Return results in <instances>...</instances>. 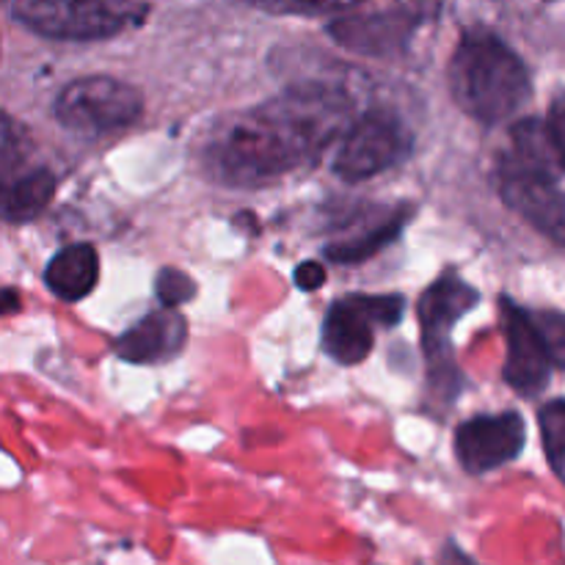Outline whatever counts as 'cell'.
<instances>
[{"label":"cell","instance_id":"6da1fadb","mask_svg":"<svg viewBox=\"0 0 565 565\" xmlns=\"http://www.w3.org/2000/svg\"><path fill=\"white\" fill-rule=\"evenodd\" d=\"M351 110V97L340 86L298 83L259 108L218 121L204 147V166L224 185H268L331 147Z\"/></svg>","mask_w":565,"mask_h":565},{"label":"cell","instance_id":"7a4b0ae2","mask_svg":"<svg viewBox=\"0 0 565 565\" xmlns=\"http://www.w3.org/2000/svg\"><path fill=\"white\" fill-rule=\"evenodd\" d=\"M450 92L480 125L513 119L533 97L527 64L491 31H469L450 61Z\"/></svg>","mask_w":565,"mask_h":565},{"label":"cell","instance_id":"3957f363","mask_svg":"<svg viewBox=\"0 0 565 565\" xmlns=\"http://www.w3.org/2000/svg\"><path fill=\"white\" fill-rule=\"evenodd\" d=\"M546 121L524 119L511 130V149L497 163V188L513 213L565 246V191Z\"/></svg>","mask_w":565,"mask_h":565},{"label":"cell","instance_id":"277c9868","mask_svg":"<svg viewBox=\"0 0 565 565\" xmlns=\"http://www.w3.org/2000/svg\"><path fill=\"white\" fill-rule=\"evenodd\" d=\"M147 0H11V14L28 31L66 42L110 39L147 17Z\"/></svg>","mask_w":565,"mask_h":565},{"label":"cell","instance_id":"5b68a950","mask_svg":"<svg viewBox=\"0 0 565 565\" xmlns=\"http://www.w3.org/2000/svg\"><path fill=\"white\" fill-rule=\"evenodd\" d=\"M55 196V174L39 163L36 143L22 121L0 114V215L25 224Z\"/></svg>","mask_w":565,"mask_h":565},{"label":"cell","instance_id":"8992f818","mask_svg":"<svg viewBox=\"0 0 565 565\" xmlns=\"http://www.w3.org/2000/svg\"><path fill=\"white\" fill-rule=\"evenodd\" d=\"M143 114V94L108 75L72 81L55 99V119L83 138L110 136L136 125Z\"/></svg>","mask_w":565,"mask_h":565},{"label":"cell","instance_id":"52a82bcc","mask_svg":"<svg viewBox=\"0 0 565 565\" xmlns=\"http://www.w3.org/2000/svg\"><path fill=\"white\" fill-rule=\"evenodd\" d=\"M412 147L414 138L401 116L386 108L367 110L342 138L334 154V174L345 182H364L401 166Z\"/></svg>","mask_w":565,"mask_h":565},{"label":"cell","instance_id":"ba28073f","mask_svg":"<svg viewBox=\"0 0 565 565\" xmlns=\"http://www.w3.org/2000/svg\"><path fill=\"white\" fill-rule=\"evenodd\" d=\"M527 441L522 414L502 412L472 417L456 430V456L469 475H486L516 461Z\"/></svg>","mask_w":565,"mask_h":565},{"label":"cell","instance_id":"9c48e42d","mask_svg":"<svg viewBox=\"0 0 565 565\" xmlns=\"http://www.w3.org/2000/svg\"><path fill=\"white\" fill-rule=\"evenodd\" d=\"M500 309L508 340V359L502 375L519 395H539L541 390H546L552 375V356L546 351L544 337H541L533 315L524 312L511 298H502Z\"/></svg>","mask_w":565,"mask_h":565},{"label":"cell","instance_id":"30bf717a","mask_svg":"<svg viewBox=\"0 0 565 565\" xmlns=\"http://www.w3.org/2000/svg\"><path fill=\"white\" fill-rule=\"evenodd\" d=\"M478 301L480 292L461 276H445L425 292L419 301V323L430 367L456 373L450 367V331Z\"/></svg>","mask_w":565,"mask_h":565},{"label":"cell","instance_id":"8fae6325","mask_svg":"<svg viewBox=\"0 0 565 565\" xmlns=\"http://www.w3.org/2000/svg\"><path fill=\"white\" fill-rule=\"evenodd\" d=\"M373 315H370L364 296H348L340 298L329 307L323 320V351L329 353L334 362L362 364L373 351Z\"/></svg>","mask_w":565,"mask_h":565},{"label":"cell","instance_id":"7c38bea8","mask_svg":"<svg viewBox=\"0 0 565 565\" xmlns=\"http://www.w3.org/2000/svg\"><path fill=\"white\" fill-rule=\"evenodd\" d=\"M188 340V323L174 307L147 315L130 331L116 340V353L130 364H160L182 351Z\"/></svg>","mask_w":565,"mask_h":565},{"label":"cell","instance_id":"4fadbf2b","mask_svg":"<svg viewBox=\"0 0 565 565\" xmlns=\"http://www.w3.org/2000/svg\"><path fill=\"white\" fill-rule=\"evenodd\" d=\"M414 20L408 14H373V17H351V20L331 22V36L342 47L356 50V53H390L401 47L412 33Z\"/></svg>","mask_w":565,"mask_h":565},{"label":"cell","instance_id":"5bb4252c","mask_svg":"<svg viewBox=\"0 0 565 565\" xmlns=\"http://www.w3.org/2000/svg\"><path fill=\"white\" fill-rule=\"evenodd\" d=\"M99 279V257L97 248L88 243H72V246L61 248L53 259H50L47 270H44V281H47L50 292L58 296L61 301H81L88 292L97 287Z\"/></svg>","mask_w":565,"mask_h":565},{"label":"cell","instance_id":"9a60e30c","mask_svg":"<svg viewBox=\"0 0 565 565\" xmlns=\"http://www.w3.org/2000/svg\"><path fill=\"white\" fill-rule=\"evenodd\" d=\"M408 215H401V218H390L384 224L373 226V230L362 232V237H351V241H342V243H331L326 246V257L331 263H340V265H353V263H364V259L375 257L381 248L390 246L392 241H397V235L403 232V224H406Z\"/></svg>","mask_w":565,"mask_h":565},{"label":"cell","instance_id":"2e32d148","mask_svg":"<svg viewBox=\"0 0 565 565\" xmlns=\"http://www.w3.org/2000/svg\"><path fill=\"white\" fill-rule=\"evenodd\" d=\"M541 425V441H544L546 461H550L552 472L565 483V401H550L539 412Z\"/></svg>","mask_w":565,"mask_h":565},{"label":"cell","instance_id":"e0dca14e","mask_svg":"<svg viewBox=\"0 0 565 565\" xmlns=\"http://www.w3.org/2000/svg\"><path fill=\"white\" fill-rule=\"evenodd\" d=\"M154 296L163 307H180V303L191 301L196 296V285L188 274L174 268H163L154 279Z\"/></svg>","mask_w":565,"mask_h":565},{"label":"cell","instance_id":"ac0fdd59","mask_svg":"<svg viewBox=\"0 0 565 565\" xmlns=\"http://www.w3.org/2000/svg\"><path fill=\"white\" fill-rule=\"evenodd\" d=\"M535 326H539L541 337L546 342L552 364L565 370V315L563 312H539L533 315Z\"/></svg>","mask_w":565,"mask_h":565},{"label":"cell","instance_id":"d6986e66","mask_svg":"<svg viewBox=\"0 0 565 565\" xmlns=\"http://www.w3.org/2000/svg\"><path fill=\"white\" fill-rule=\"evenodd\" d=\"M364 303H367L375 323L386 326V329L401 323L403 312H406V303L401 296H364Z\"/></svg>","mask_w":565,"mask_h":565},{"label":"cell","instance_id":"ffe728a7","mask_svg":"<svg viewBox=\"0 0 565 565\" xmlns=\"http://www.w3.org/2000/svg\"><path fill=\"white\" fill-rule=\"evenodd\" d=\"M364 0H287V14H340V11L356 9Z\"/></svg>","mask_w":565,"mask_h":565},{"label":"cell","instance_id":"44dd1931","mask_svg":"<svg viewBox=\"0 0 565 565\" xmlns=\"http://www.w3.org/2000/svg\"><path fill=\"white\" fill-rule=\"evenodd\" d=\"M546 130H550L552 147H555L557 163L565 171V92L552 103L550 119H546Z\"/></svg>","mask_w":565,"mask_h":565},{"label":"cell","instance_id":"7402d4cb","mask_svg":"<svg viewBox=\"0 0 565 565\" xmlns=\"http://www.w3.org/2000/svg\"><path fill=\"white\" fill-rule=\"evenodd\" d=\"M326 281V268L320 263H303L296 268V285L301 290H318Z\"/></svg>","mask_w":565,"mask_h":565},{"label":"cell","instance_id":"603a6c76","mask_svg":"<svg viewBox=\"0 0 565 565\" xmlns=\"http://www.w3.org/2000/svg\"><path fill=\"white\" fill-rule=\"evenodd\" d=\"M237 3H246L252 9L268 11V14H287V0H237Z\"/></svg>","mask_w":565,"mask_h":565},{"label":"cell","instance_id":"cb8c5ba5","mask_svg":"<svg viewBox=\"0 0 565 565\" xmlns=\"http://www.w3.org/2000/svg\"><path fill=\"white\" fill-rule=\"evenodd\" d=\"M20 309V292L17 290H0V315H14Z\"/></svg>","mask_w":565,"mask_h":565},{"label":"cell","instance_id":"d4e9b609","mask_svg":"<svg viewBox=\"0 0 565 565\" xmlns=\"http://www.w3.org/2000/svg\"><path fill=\"white\" fill-rule=\"evenodd\" d=\"M419 6H423L425 11H439L441 0H419Z\"/></svg>","mask_w":565,"mask_h":565}]
</instances>
